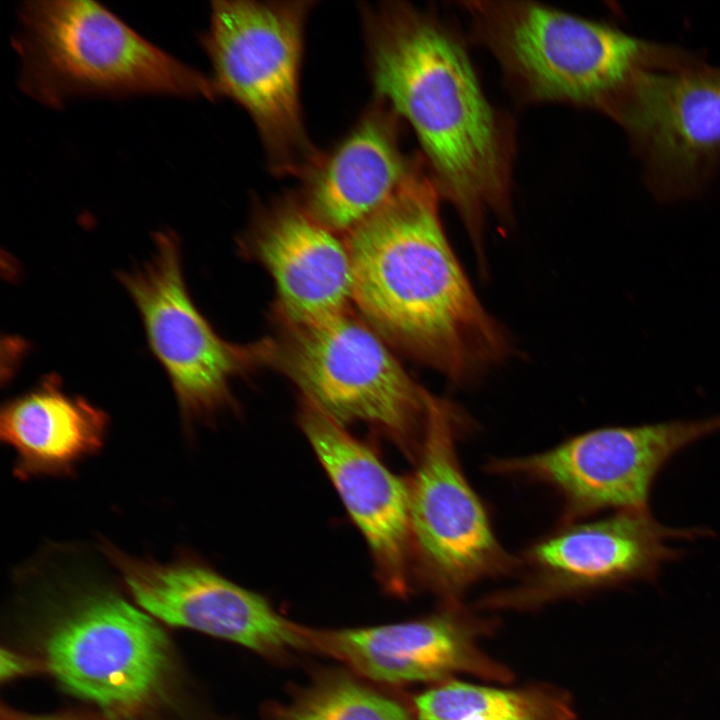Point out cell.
Returning <instances> with one entry per match:
<instances>
[{
  "mask_svg": "<svg viewBox=\"0 0 720 720\" xmlns=\"http://www.w3.org/2000/svg\"><path fill=\"white\" fill-rule=\"evenodd\" d=\"M420 720H467L495 715L507 720H552V703L535 695L451 682L415 698Z\"/></svg>",
  "mask_w": 720,
  "mask_h": 720,
  "instance_id": "19",
  "label": "cell"
},
{
  "mask_svg": "<svg viewBox=\"0 0 720 720\" xmlns=\"http://www.w3.org/2000/svg\"><path fill=\"white\" fill-rule=\"evenodd\" d=\"M459 415L431 396L410 486L412 547L436 586L461 589L503 568L506 558L456 455Z\"/></svg>",
  "mask_w": 720,
  "mask_h": 720,
  "instance_id": "10",
  "label": "cell"
},
{
  "mask_svg": "<svg viewBox=\"0 0 720 720\" xmlns=\"http://www.w3.org/2000/svg\"><path fill=\"white\" fill-rule=\"evenodd\" d=\"M611 118L628 135L656 196L696 195L720 167V67L696 56L642 70Z\"/></svg>",
  "mask_w": 720,
  "mask_h": 720,
  "instance_id": "8",
  "label": "cell"
},
{
  "mask_svg": "<svg viewBox=\"0 0 720 720\" xmlns=\"http://www.w3.org/2000/svg\"><path fill=\"white\" fill-rule=\"evenodd\" d=\"M300 424L365 538L382 581L403 591L413 551L409 484L342 424L306 400Z\"/></svg>",
  "mask_w": 720,
  "mask_h": 720,
  "instance_id": "13",
  "label": "cell"
},
{
  "mask_svg": "<svg viewBox=\"0 0 720 720\" xmlns=\"http://www.w3.org/2000/svg\"><path fill=\"white\" fill-rule=\"evenodd\" d=\"M310 1H214L200 42L217 96L250 115L272 169L300 175L320 155L305 133L300 104L304 27Z\"/></svg>",
  "mask_w": 720,
  "mask_h": 720,
  "instance_id": "5",
  "label": "cell"
},
{
  "mask_svg": "<svg viewBox=\"0 0 720 720\" xmlns=\"http://www.w3.org/2000/svg\"><path fill=\"white\" fill-rule=\"evenodd\" d=\"M280 720H412L396 701L344 676L319 681Z\"/></svg>",
  "mask_w": 720,
  "mask_h": 720,
  "instance_id": "20",
  "label": "cell"
},
{
  "mask_svg": "<svg viewBox=\"0 0 720 720\" xmlns=\"http://www.w3.org/2000/svg\"><path fill=\"white\" fill-rule=\"evenodd\" d=\"M107 427L105 412L67 393L56 375L9 400L0 413V438L13 449L14 473L23 480L71 473L103 447Z\"/></svg>",
  "mask_w": 720,
  "mask_h": 720,
  "instance_id": "17",
  "label": "cell"
},
{
  "mask_svg": "<svg viewBox=\"0 0 720 720\" xmlns=\"http://www.w3.org/2000/svg\"><path fill=\"white\" fill-rule=\"evenodd\" d=\"M257 254L277 288L288 326L314 323L348 311L353 272L346 241L303 207L283 203L259 225Z\"/></svg>",
  "mask_w": 720,
  "mask_h": 720,
  "instance_id": "14",
  "label": "cell"
},
{
  "mask_svg": "<svg viewBox=\"0 0 720 720\" xmlns=\"http://www.w3.org/2000/svg\"><path fill=\"white\" fill-rule=\"evenodd\" d=\"M697 535V530L661 525L648 508L622 510L542 540L527 560L542 576L568 587L624 584L654 579L662 564L678 554L668 541Z\"/></svg>",
  "mask_w": 720,
  "mask_h": 720,
  "instance_id": "15",
  "label": "cell"
},
{
  "mask_svg": "<svg viewBox=\"0 0 720 720\" xmlns=\"http://www.w3.org/2000/svg\"><path fill=\"white\" fill-rule=\"evenodd\" d=\"M720 430V416L629 427H606L542 453L496 465L545 482L574 515L601 509H647L655 476L675 453Z\"/></svg>",
  "mask_w": 720,
  "mask_h": 720,
  "instance_id": "11",
  "label": "cell"
},
{
  "mask_svg": "<svg viewBox=\"0 0 720 720\" xmlns=\"http://www.w3.org/2000/svg\"><path fill=\"white\" fill-rule=\"evenodd\" d=\"M267 362L342 425H374L409 453L422 437L432 394L415 383L373 327L348 311L289 326L281 342L271 341Z\"/></svg>",
  "mask_w": 720,
  "mask_h": 720,
  "instance_id": "6",
  "label": "cell"
},
{
  "mask_svg": "<svg viewBox=\"0 0 720 720\" xmlns=\"http://www.w3.org/2000/svg\"><path fill=\"white\" fill-rule=\"evenodd\" d=\"M463 6L477 39L529 101L573 104L611 118L640 71L676 66L694 56L534 2Z\"/></svg>",
  "mask_w": 720,
  "mask_h": 720,
  "instance_id": "3",
  "label": "cell"
},
{
  "mask_svg": "<svg viewBox=\"0 0 720 720\" xmlns=\"http://www.w3.org/2000/svg\"><path fill=\"white\" fill-rule=\"evenodd\" d=\"M27 664L24 659L10 651H2L1 654V676L9 678L26 670Z\"/></svg>",
  "mask_w": 720,
  "mask_h": 720,
  "instance_id": "21",
  "label": "cell"
},
{
  "mask_svg": "<svg viewBox=\"0 0 720 720\" xmlns=\"http://www.w3.org/2000/svg\"><path fill=\"white\" fill-rule=\"evenodd\" d=\"M19 720H69L61 717H54V716H39V717H25L23 719Z\"/></svg>",
  "mask_w": 720,
  "mask_h": 720,
  "instance_id": "23",
  "label": "cell"
},
{
  "mask_svg": "<svg viewBox=\"0 0 720 720\" xmlns=\"http://www.w3.org/2000/svg\"><path fill=\"white\" fill-rule=\"evenodd\" d=\"M392 117L366 112L351 132L303 176V208L332 231L349 233L380 210L417 164L400 150Z\"/></svg>",
  "mask_w": 720,
  "mask_h": 720,
  "instance_id": "16",
  "label": "cell"
},
{
  "mask_svg": "<svg viewBox=\"0 0 720 720\" xmlns=\"http://www.w3.org/2000/svg\"><path fill=\"white\" fill-rule=\"evenodd\" d=\"M439 192L418 165L375 214L347 233L353 302L383 338L463 383L507 354L445 235Z\"/></svg>",
  "mask_w": 720,
  "mask_h": 720,
  "instance_id": "1",
  "label": "cell"
},
{
  "mask_svg": "<svg viewBox=\"0 0 720 720\" xmlns=\"http://www.w3.org/2000/svg\"><path fill=\"white\" fill-rule=\"evenodd\" d=\"M105 551L138 606L158 620L267 655L308 647L304 627L284 618L259 594L207 567L143 560L110 545Z\"/></svg>",
  "mask_w": 720,
  "mask_h": 720,
  "instance_id": "12",
  "label": "cell"
},
{
  "mask_svg": "<svg viewBox=\"0 0 720 720\" xmlns=\"http://www.w3.org/2000/svg\"><path fill=\"white\" fill-rule=\"evenodd\" d=\"M143 322L151 351L165 370L183 419L192 421L223 405L230 380L253 363L267 362L270 341L240 346L223 340L193 303L173 232L154 236L152 255L118 273Z\"/></svg>",
  "mask_w": 720,
  "mask_h": 720,
  "instance_id": "7",
  "label": "cell"
},
{
  "mask_svg": "<svg viewBox=\"0 0 720 720\" xmlns=\"http://www.w3.org/2000/svg\"><path fill=\"white\" fill-rule=\"evenodd\" d=\"M45 656L67 690L115 714L144 706L169 666L168 642L155 619L102 591L78 599L48 636Z\"/></svg>",
  "mask_w": 720,
  "mask_h": 720,
  "instance_id": "9",
  "label": "cell"
},
{
  "mask_svg": "<svg viewBox=\"0 0 720 720\" xmlns=\"http://www.w3.org/2000/svg\"><path fill=\"white\" fill-rule=\"evenodd\" d=\"M12 44L20 89L47 107L81 96L217 97L210 77L95 1L22 2Z\"/></svg>",
  "mask_w": 720,
  "mask_h": 720,
  "instance_id": "4",
  "label": "cell"
},
{
  "mask_svg": "<svg viewBox=\"0 0 720 720\" xmlns=\"http://www.w3.org/2000/svg\"><path fill=\"white\" fill-rule=\"evenodd\" d=\"M372 81L414 130L439 194L480 245L488 212L509 209L512 140L467 50L438 17L406 3L367 8Z\"/></svg>",
  "mask_w": 720,
  "mask_h": 720,
  "instance_id": "2",
  "label": "cell"
},
{
  "mask_svg": "<svg viewBox=\"0 0 720 720\" xmlns=\"http://www.w3.org/2000/svg\"><path fill=\"white\" fill-rule=\"evenodd\" d=\"M308 646L380 682L441 678L463 668L469 646L462 631L446 618L367 628H305Z\"/></svg>",
  "mask_w": 720,
  "mask_h": 720,
  "instance_id": "18",
  "label": "cell"
},
{
  "mask_svg": "<svg viewBox=\"0 0 720 720\" xmlns=\"http://www.w3.org/2000/svg\"><path fill=\"white\" fill-rule=\"evenodd\" d=\"M467 720H507V719L499 717V716H495V715H477V716L468 718Z\"/></svg>",
  "mask_w": 720,
  "mask_h": 720,
  "instance_id": "22",
  "label": "cell"
}]
</instances>
